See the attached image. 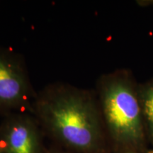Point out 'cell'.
<instances>
[{
  "instance_id": "obj_2",
  "label": "cell",
  "mask_w": 153,
  "mask_h": 153,
  "mask_svg": "<svg viewBox=\"0 0 153 153\" xmlns=\"http://www.w3.org/2000/svg\"><path fill=\"white\" fill-rule=\"evenodd\" d=\"M101 114L112 140L118 148L131 150L144 141V119L138 95L128 72L103 76L99 83Z\"/></svg>"
},
{
  "instance_id": "obj_10",
  "label": "cell",
  "mask_w": 153,
  "mask_h": 153,
  "mask_svg": "<svg viewBox=\"0 0 153 153\" xmlns=\"http://www.w3.org/2000/svg\"><path fill=\"white\" fill-rule=\"evenodd\" d=\"M0 153H2V152H1V150H0Z\"/></svg>"
},
{
  "instance_id": "obj_9",
  "label": "cell",
  "mask_w": 153,
  "mask_h": 153,
  "mask_svg": "<svg viewBox=\"0 0 153 153\" xmlns=\"http://www.w3.org/2000/svg\"><path fill=\"white\" fill-rule=\"evenodd\" d=\"M149 153H153V150H151V151H150V152H149Z\"/></svg>"
},
{
  "instance_id": "obj_3",
  "label": "cell",
  "mask_w": 153,
  "mask_h": 153,
  "mask_svg": "<svg viewBox=\"0 0 153 153\" xmlns=\"http://www.w3.org/2000/svg\"><path fill=\"white\" fill-rule=\"evenodd\" d=\"M31 99V88L21 60L0 49V108L32 112Z\"/></svg>"
},
{
  "instance_id": "obj_8",
  "label": "cell",
  "mask_w": 153,
  "mask_h": 153,
  "mask_svg": "<svg viewBox=\"0 0 153 153\" xmlns=\"http://www.w3.org/2000/svg\"><path fill=\"white\" fill-rule=\"evenodd\" d=\"M126 153H135V152H132V151H131V152H126Z\"/></svg>"
},
{
  "instance_id": "obj_6",
  "label": "cell",
  "mask_w": 153,
  "mask_h": 153,
  "mask_svg": "<svg viewBox=\"0 0 153 153\" xmlns=\"http://www.w3.org/2000/svg\"><path fill=\"white\" fill-rule=\"evenodd\" d=\"M153 4V1H141V4Z\"/></svg>"
},
{
  "instance_id": "obj_1",
  "label": "cell",
  "mask_w": 153,
  "mask_h": 153,
  "mask_svg": "<svg viewBox=\"0 0 153 153\" xmlns=\"http://www.w3.org/2000/svg\"><path fill=\"white\" fill-rule=\"evenodd\" d=\"M32 112L55 140L73 153L102 150V116L89 91L66 85L50 86L34 99Z\"/></svg>"
},
{
  "instance_id": "obj_5",
  "label": "cell",
  "mask_w": 153,
  "mask_h": 153,
  "mask_svg": "<svg viewBox=\"0 0 153 153\" xmlns=\"http://www.w3.org/2000/svg\"><path fill=\"white\" fill-rule=\"evenodd\" d=\"M137 89L144 123L153 143V79Z\"/></svg>"
},
{
  "instance_id": "obj_4",
  "label": "cell",
  "mask_w": 153,
  "mask_h": 153,
  "mask_svg": "<svg viewBox=\"0 0 153 153\" xmlns=\"http://www.w3.org/2000/svg\"><path fill=\"white\" fill-rule=\"evenodd\" d=\"M2 153H41L39 131L33 118L24 114L9 116L0 126Z\"/></svg>"
},
{
  "instance_id": "obj_7",
  "label": "cell",
  "mask_w": 153,
  "mask_h": 153,
  "mask_svg": "<svg viewBox=\"0 0 153 153\" xmlns=\"http://www.w3.org/2000/svg\"><path fill=\"white\" fill-rule=\"evenodd\" d=\"M52 153H70V152H52ZM73 153V152H72Z\"/></svg>"
}]
</instances>
